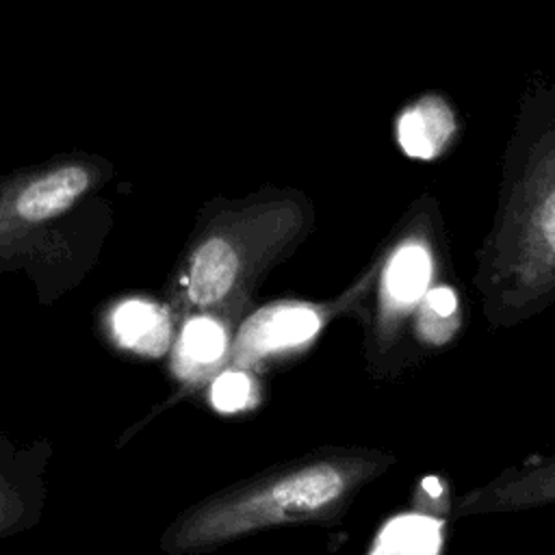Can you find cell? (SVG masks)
Returning <instances> with one entry per match:
<instances>
[{"mask_svg": "<svg viewBox=\"0 0 555 555\" xmlns=\"http://www.w3.org/2000/svg\"><path fill=\"white\" fill-rule=\"evenodd\" d=\"M473 286L490 330L555 306V76L531 74L518 98Z\"/></svg>", "mask_w": 555, "mask_h": 555, "instance_id": "cell-1", "label": "cell"}, {"mask_svg": "<svg viewBox=\"0 0 555 555\" xmlns=\"http://www.w3.org/2000/svg\"><path fill=\"white\" fill-rule=\"evenodd\" d=\"M395 464L397 455L379 449H338L317 455L202 503L180 516L163 546L171 553H195L264 527L332 520L366 483Z\"/></svg>", "mask_w": 555, "mask_h": 555, "instance_id": "cell-2", "label": "cell"}, {"mask_svg": "<svg viewBox=\"0 0 555 555\" xmlns=\"http://www.w3.org/2000/svg\"><path fill=\"white\" fill-rule=\"evenodd\" d=\"M312 225L314 206L299 189L267 186L241 199H212L184 258L186 306L232 310L258 278L304 243Z\"/></svg>", "mask_w": 555, "mask_h": 555, "instance_id": "cell-3", "label": "cell"}, {"mask_svg": "<svg viewBox=\"0 0 555 555\" xmlns=\"http://www.w3.org/2000/svg\"><path fill=\"white\" fill-rule=\"evenodd\" d=\"M377 260L375 345L379 358L401 349L405 319H416V301L431 295V282L449 269L447 236L436 197L425 191L403 212Z\"/></svg>", "mask_w": 555, "mask_h": 555, "instance_id": "cell-4", "label": "cell"}, {"mask_svg": "<svg viewBox=\"0 0 555 555\" xmlns=\"http://www.w3.org/2000/svg\"><path fill=\"white\" fill-rule=\"evenodd\" d=\"M113 176L104 156L65 152L0 178V256L43 245Z\"/></svg>", "mask_w": 555, "mask_h": 555, "instance_id": "cell-5", "label": "cell"}, {"mask_svg": "<svg viewBox=\"0 0 555 555\" xmlns=\"http://www.w3.org/2000/svg\"><path fill=\"white\" fill-rule=\"evenodd\" d=\"M551 505H555V455L509 466L462 492L451 505V518L518 514Z\"/></svg>", "mask_w": 555, "mask_h": 555, "instance_id": "cell-6", "label": "cell"}, {"mask_svg": "<svg viewBox=\"0 0 555 555\" xmlns=\"http://www.w3.org/2000/svg\"><path fill=\"white\" fill-rule=\"evenodd\" d=\"M325 312L310 304H273L254 312L238 330L234 360L249 364L275 351L299 347L317 336Z\"/></svg>", "mask_w": 555, "mask_h": 555, "instance_id": "cell-7", "label": "cell"}, {"mask_svg": "<svg viewBox=\"0 0 555 555\" xmlns=\"http://www.w3.org/2000/svg\"><path fill=\"white\" fill-rule=\"evenodd\" d=\"M447 100L438 93H425L418 100L410 102L395 121L397 145L410 158H438L455 139L457 126H434L431 119Z\"/></svg>", "mask_w": 555, "mask_h": 555, "instance_id": "cell-8", "label": "cell"}, {"mask_svg": "<svg viewBox=\"0 0 555 555\" xmlns=\"http://www.w3.org/2000/svg\"><path fill=\"white\" fill-rule=\"evenodd\" d=\"M117 340L141 353H160L169 338V319L152 301H126L113 314Z\"/></svg>", "mask_w": 555, "mask_h": 555, "instance_id": "cell-9", "label": "cell"}, {"mask_svg": "<svg viewBox=\"0 0 555 555\" xmlns=\"http://www.w3.org/2000/svg\"><path fill=\"white\" fill-rule=\"evenodd\" d=\"M228 347L223 325L212 317L191 319L180 336L178 356L189 369H206L217 364Z\"/></svg>", "mask_w": 555, "mask_h": 555, "instance_id": "cell-10", "label": "cell"}, {"mask_svg": "<svg viewBox=\"0 0 555 555\" xmlns=\"http://www.w3.org/2000/svg\"><path fill=\"white\" fill-rule=\"evenodd\" d=\"M251 377L243 371H225L215 379L212 386V403L221 412L245 410L251 403Z\"/></svg>", "mask_w": 555, "mask_h": 555, "instance_id": "cell-11", "label": "cell"}, {"mask_svg": "<svg viewBox=\"0 0 555 555\" xmlns=\"http://www.w3.org/2000/svg\"><path fill=\"white\" fill-rule=\"evenodd\" d=\"M22 514V503L15 490L0 477V533L7 531Z\"/></svg>", "mask_w": 555, "mask_h": 555, "instance_id": "cell-12", "label": "cell"}]
</instances>
